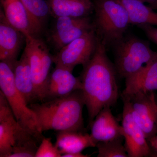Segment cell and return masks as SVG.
Listing matches in <instances>:
<instances>
[{
  "label": "cell",
  "instance_id": "cell-10",
  "mask_svg": "<svg viewBox=\"0 0 157 157\" xmlns=\"http://www.w3.org/2000/svg\"><path fill=\"white\" fill-rule=\"evenodd\" d=\"M122 95L128 99L134 119L149 142L157 133V102L154 92Z\"/></svg>",
  "mask_w": 157,
  "mask_h": 157
},
{
  "label": "cell",
  "instance_id": "cell-26",
  "mask_svg": "<svg viewBox=\"0 0 157 157\" xmlns=\"http://www.w3.org/2000/svg\"><path fill=\"white\" fill-rule=\"evenodd\" d=\"M90 155H84L82 152L74 153L65 154L62 155V157H87Z\"/></svg>",
  "mask_w": 157,
  "mask_h": 157
},
{
  "label": "cell",
  "instance_id": "cell-22",
  "mask_svg": "<svg viewBox=\"0 0 157 157\" xmlns=\"http://www.w3.org/2000/svg\"><path fill=\"white\" fill-rule=\"evenodd\" d=\"M122 138L99 142L96 147L98 149V157H128Z\"/></svg>",
  "mask_w": 157,
  "mask_h": 157
},
{
  "label": "cell",
  "instance_id": "cell-20",
  "mask_svg": "<svg viewBox=\"0 0 157 157\" xmlns=\"http://www.w3.org/2000/svg\"><path fill=\"white\" fill-rule=\"evenodd\" d=\"M28 15L31 33L38 37L44 29L46 20L51 14L47 0H21Z\"/></svg>",
  "mask_w": 157,
  "mask_h": 157
},
{
  "label": "cell",
  "instance_id": "cell-1",
  "mask_svg": "<svg viewBox=\"0 0 157 157\" xmlns=\"http://www.w3.org/2000/svg\"><path fill=\"white\" fill-rule=\"evenodd\" d=\"M107 49L99 39L94 55L82 66L79 76L87 109L89 127L103 108L116 104L119 96L117 73L114 64L107 56Z\"/></svg>",
  "mask_w": 157,
  "mask_h": 157
},
{
  "label": "cell",
  "instance_id": "cell-17",
  "mask_svg": "<svg viewBox=\"0 0 157 157\" xmlns=\"http://www.w3.org/2000/svg\"><path fill=\"white\" fill-rule=\"evenodd\" d=\"M55 17H82L94 11L93 0H47Z\"/></svg>",
  "mask_w": 157,
  "mask_h": 157
},
{
  "label": "cell",
  "instance_id": "cell-27",
  "mask_svg": "<svg viewBox=\"0 0 157 157\" xmlns=\"http://www.w3.org/2000/svg\"><path fill=\"white\" fill-rule=\"evenodd\" d=\"M142 2L148 3L149 6H155L157 4V0H139Z\"/></svg>",
  "mask_w": 157,
  "mask_h": 157
},
{
  "label": "cell",
  "instance_id": "cell-23",
  "mask_svg": "<svg viewBox=\"0 0 157 157\" xmlns=\"http://www.w3.org/2000/svg\"><path fill=\"white\" fill-rule=\"evenodd\" d=\"M57 147L52 142L51 137H44L38 147L35 157H60Z\"/></svg>",
  "mask_w": 157,
  "mask_h": 157
},
{
  "label": "cell",
  "instance_id": "cell-11",
  "mask_svg": "<svg viewBox=\"0 0 157 157\" xmlns=\"http://www.w3.org/2000/svg\"><path fill=\"white\" fill-rule=\"evenodd\" d=\"M95 29L89 16L56 18L49 35V40L58 51L73 40Z\"/></svg>",
  "mask_w": 157,
  "mask_h": 157
},
{
  "label": "cell",
  "instance_id": "cell-3",
  "mask_svg": "<svg viewBox=\"0 0 157 157\" xmlns=\"http://www.w3.org/2000/svg\"><path fill=\"white\" fill-rule=\"evenodd\" d=\"M38 140L18 123L0 91V157H35Z\"/></svg>",
  "mask_w": 157,
  "mask_h": 157
},
{
  "label": "cell",
  "instance_id": "cell-19",
  "mask_svg": "<svg viewBox=\"0 0 157 157\" xmlns=\"http://www.w3.org/2000/svg\"><path fill=\"white\" fill-rule=\"evenodd\" d=\"M5 17L8 21L25 36H33L28 15L21 0H0Z\"/></svg>",
  "mask_w": 157,
  "mask_h": 157
},
{
  "label": "cell",
  "instance_id": "cell-7",
  "mask_svg": "<svg viewBox=\"0 0 157 157\" xmlns=\"http://www.w3.org/2000/svg\"><path fill=\"white\" fill-rule=\"evenodd\" d=\"M24 52L28 59L38 101L43 102L50 76L53 56L45 42L38 37H25Z\"/></svg>",
  "mask_w": 157,
  "mask_h": 157
},
{
  "label": "cell",
  "instance_id": "cell-24",
  "mask_svg": "<svg viewBox=\"0 0 157 157\" xmlns=\"http://www.w3.org/2000/svg\"><path fill=\"white\" fill-rule=\"evenodd\" d=\"M138 27L144 32L150 40L157 45V28L147 24L140 25Z\"/></svg>",
  "mask_w": 157,
  "mask_h": 157
},
{
  "label": "cell",
  "instance_id": "cell-9",
  "mask_svg": "<svg viewBox=\"0 0 157 157\" xmlns=\"http://www.w3.org/2000/svg\"><path fill=\"white\" fill-rule=\"evenodd\" d=\"M121 96L123 102L122 126L128 157H156L143 131L134 119L128 99Z\"/></svg>",
  "mask_w": 157,
  "mask_h": 157
},
{
  "label": "cell",
  "instance_id": "cell-18",
  "mask_svg": "<svg viewBox=\"0 0 157 157\" xmlns=\"http://www.w3.org/2000/svg\"><path fill=\"white\" fill-rule=\"evenodd\" d=\"M56 138L55 144L62 155L82 152L86 148L97 145L90 134L85 132H58Z\"/></svg>",
  "mask_w": 157,
  "mask_h": 157
},
{
  "label": "cell",
  "instance_id": "cell-8",
  "mask_svg": "<svg viewBox=\"0 0 157 157\" xmlns=\"http://www.w3.org/2000/svg\"><path fill=\"white\" fill-rule=\"evenodd\" d=\"M98 37L95 29L66 45L53 56L56 66L73 72L79 65L84 66L92 57L97 48Z\"/></svg>",
  "mask_w": 157,
  "mask_h": 157
},
{
  "label": "cell",
  "instance_id": "cell-13",
  "mask_svg": "<svg viewBox=\"0 0 157 157\" xmlns=\"http://www.w3.org/2000/svg\"><path fill=\"white\" fill-rule=\"evenodd\" d=\"M82 87L79 77H75L73 72L67 69L56 66L51 73L43 102L68 95L77 90H82Z\"/></svg>",
  "mask_w": 157,
  "mask_h": 157
},
{
  "label": "cell",
  "instance_id": "cell-14",
  "mask_svg": "<svg viewBox=\"0 0 157 157\" xmlns=\"http://www.w3.org/2000/svg\"><path fill=\"white\" fill-rule=\"evenodd\" d=\"M89 127L91 136L96 144L99 142L124 138L122 126L113 114L110 107H104L101 110Z\"/></svg>",
  "mask_w": 157,
  "mask_h": 157
},
{
  "label": "cell",
  "instance_id": "cell-25",
  "mask_svg": "<svg viewBox=\"0 0 157 157\" xmlns=\"http://www.w3.org/2000/svg\"><path fill=\"white\" fill-rule=\"evenodd\" d=\"M148 143L156 157H157V133L155 136L149 141Z\"/></svg>",
  "mask_w": 157,
  "mask_h": 157
},
{
  "label": "cell",
  "instance_id": "cell-4",
  "mask_svg": "<svg viewBox=\"0 0 157 157\" xmlns=\"http://www.w3.org/2000/svg\"><path fill=\"white\" fill-rule=\"evenodd\" d=\"M94 26L99 39L106 46H113L126 33L128 15L120 0H93Z\"/></svg>",
  "mask_w": 157,
  "mask_h": 157
},
{
  "label": "cell",
  "instance_id": "cell-6",
  "mask_svg": "<svg viewBox=\"0 0 157 157\" xmlns=\"http://www.w3.org/2000/svg\"><path fill=\"white\" fill-rule=\"evenodd\" d=\"M0 88L18 123L38 141L41 142L44 137L39 129L36 114L15 86L13 69L2 61L0 62Z\"/></svg>",
  "mask_w": 157,
  "mask_h": 157
},
{
  "label": "cell",
  "instance_id": "cell-28",
  "mask_svg": "<svg viewBox=\"0 0 157 157\" xmlns=\"http://www.w3.org/2000/svg\"><path fill=\"white\" fill-rule=\"evenodd\" d=\"M151 8L152 9H156L157 10V5H155V6H150Z\"/></svg>",
  "mask_w": 157,
  "mask_h": 157
},
{
  "label": "cell",
  "instance_id": "cell-16",
  "mask_svg": "<svg viewBox=\"0 0 157 157\" xmlns=\"http://www.w3.org/2000/svg\"><path fill=\"white\" fill-rule=\"evenodd\" d=\"M12 69L15 86L28 105L38 101L28 59L24 52Z\"/></svg>",
  "mask_w": 157,
  "mask_h": 157
},
{
  "label": "cell",
  "instance_id": "cell-2",
  "mask_svg": "<svg viewBox=\"0 0 157 157\" xmlns=\"http://www.w3.org/2000/svg\"><path fill=\"white\" fill-rule=\"evenodd\" d=\"M84 106L81 90L41 104L34 103L29 105L36 114L42 133L49 130L84 132Z\"/></svg>",
  "mask_w": 157,
  "mask_h": 157
},
{
  "label": "cell",
  "instance_id": "cell-5",
  "mask_svg": "<svg viewBox=\"0 0 157 157\" xmlns=\"http://www.w3.org/2000/svg\"><path fill=\"white\" fill-rule=\"evenodd\" d=\"M112 47L117 76L125 79L157 58V52L152 50L147 41L132 34H125Z\"/></svg>",
  "mask_w": 157,
  "mask_h": 157
},
{
  "label": "cell",
  "instance_id": "cell-12",
  "mask_svg": "<svg viewBox=\"0 0 157 157\" xmlns=\"http://www.w3.org/2000/svg\"><path fill=\"white\" fill-rule=\"evenodd\" d=\"M25 37L6 19L2 8L0 11V60L13 68Z\"/></svg>",
  "mask_w": 157,
  "mask_h": 157
},
{
  "label": "cell",
  "instance_id": "cell-15",
  "mask_svg": "<svg viewBox=\"0 0 157 157\" xmlns=\"http://www.w3.org/2000/svg\"><path fill=\"white\" fill-rule=\"evenodd\" d=\"M157 91V58L147 64L137 73L125 79V88L121 94Z\"/></svg>",
  "mask_w": 157,
  "mask_h": 157
},
{
  "label": "cell",
  "instance_id": "cell-21",
  "mask_svg": "<svg viewBox=\"0 0 157 157\" xmlns=\"http://www.w3.org/2000/svg\"><path fill=\"white\" fill-rule=\"evenodd\" d=\"M128 13L130 24L157 26V12L139 0H120Z\"/></svg>",
  "mask_w": 157,
  "mask_h": 157
}]
</instances>
